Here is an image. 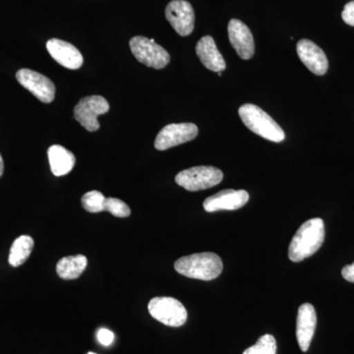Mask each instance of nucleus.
<instances>
[{"label": "nucleus", "instance_id": "nucleus-25", "mask_svg": "<svg viewBox=\"0 0 354 354\" xmlns=\"http://www.w3.org/2000/svg\"><path fill=\"white\" fill-rule=\"evenodd\" d=\"M342 277L349 283H354V263L351 265L346 266L342 271Z\"/></svg>", "mask_w": 354, "mask_h": 354}, {"label": "nucleus", "instance_id": "nucleus-21", "mask_svg": "<svg viewBox=\"0 0 354 354\" xmlns=\"http://www.w3.org/2000/svg\"><path fill=\"white\" fill-rule=\"evenodd\" d=\"M106 197L100 191H90L82 197L83 208L88 213H101L104 211Z\"/></svg>", "mask_w": 354, "mask_h": 354}, {"label": "nucleus", "instance_id": "nucleus-19", "mask_svg": "<svg viewBox=\"0 0 354 354\" xmlns=\"http://www.w3.org/2000/svg\"><path fill=\"white\" fill-rule=\"evenodd\" d=\"M34 248V239L29 235H21L11 246L8 262L12 267H19L24 264L31 255Z\"/></svg>", "mask_w": 354, "mask_h": 354}, {"label": "nucleus", "instance_id": "nucleus-2", "mask_svg": "<svg viewBox=\"0 0 354 354\" xmlns=\"http://www.w3.org/2000/svg\"><path fill=\"white\" fill-rule=\"evenodd\" d=\"M223 261L215 253L192 254L179 258L174 263V269L181 276L187 278L212 281L223 272Z\"/></svg>", "mask_w": 354, "mask_h": 354}, {"label": "nucleus", "instance_id": "nucleus-24", "mask_svg": "<svg viewBox=\"0 0 354 354\" xmlns=\"http://www.w3.org/2000/svg\"><path fill=\"white\" fill-rule=\"evenodd\" d=\"M97 337V341L100 342V344L104 346H111L114 339L113 333L108 329L99 330Z\"/></svg>", "mask_w": 354, "mask_h": 354}, {"label": "nucleus", "instance_id": "nucleus-26", "mask_svg": "<svg viewBox=\"0 0 354 354\" xmlns=\"http://www.w3.org/2000/svg\"><path fill=\"white\" fill-rule=\"evenodd\" d=\"M3 169H4V162H3V160H2L1 155H0V177H1L2 174H3Z\"/></svg>", "mask_w": 354, "mask_h": 354}, {"label": "nucleus", "instance_id": "nucleus-22", "mask_svg": "<svg viewBox=\"0 0 354 354\" xmlns=\"http://www.w3.org/2000/svg\"><path fill=\"white\" fill-rule=\"evenodd\" d=\"M104 211H108L111 215L118 218H127L131 215V209L127 203L121 201L118 198H106Z\"/></svg>", "mask_w": 354, "mask_h": 354}, {"label": "nucleus", "instance_id": "nucleus-8", "mask_svg": "<svg viewBox=\"0 0 354 354\" xmlns=\"http://www.w3.org/2000/svg\"><path fill=\"white\" fill-rule=\"evenodd\" d=\"M199 133L194 123H171L162 128L155 140V148L158 151L169 150L196 138Z\"/></svg>", "mask_w": 354, "mask_h": 354}, {"label": "nucleus", "instance_id": "nucleus-6", "mask_svg": "<svg viewBox=\"0 0 354 354\" xmlns=\"http://www.w3.org/2000/svg\"><path fill=\"white\" fill-rule=\"evenodd\" d=\"M151 316L169 327H181L187 321V311L180 301L174 297H155L149 302Z\"/></svg>", "mask_w": 354, "mask_h": 354}, {"label": "nucleus", "instance_id": "nucleus-3", "mask_svg": "<svg viewBox=\"0 0 354 354\" xmlns=\"http://www.w3.org/2000/svg\"><path fill=\"white\" fill-rule=\"evenodd\" d=\"M239 114L244 125L262 138L276 143L286 139L281 127L259 106L252 104H243L239 108Z\"/></svg>", "mask_w": 354, "mask_h": 354}, {"label": "nucleus", "instance_id": "nucleus-23", "mask_svg": "<svg viewBox=\"0 0 354 354\" xmlns=\"http://www.w3.org/2000/svg\"><path fill=\"white\" fill-rule=\"evenodd\" d=\"M342 18L344 23L354 27V0L346 4L342 13Z\"/></svg>", "mask_w": 354, "mask_h": 354}, {"label": "nucleus", "instance_id": "nucleus-15", "mask_svg": "<svg viewBox=\"0 0 354 354\" xmlns=\"http://www.w3.org/2000/svg\"><path fill=\"white\" fill-rule=\"evenodd\" d=\"M317 315L315 308L310 304H302L298 309L297 337L299 348L307 351L315 334Z\"/></svg>", "mask_w": 354, "mask_h": 354}, {"label": "nucleus", "instance_id": "nucleus-18", "mask_svg": "<svg viewBox=\"0 0 354 354\" xmlns=\"http://www.w3.org/2000/svg\"><path fill=\"white\" fill-rule=\"evenodd\" d=\"M87 265L88 260L86 256H68L58 261L57 272L62 279H66V281L76 279L83 274Z\"/></svg>", "mask_w": 354, "mask_h": 354}, {"label": "nucleus", "instance_id": "nucleus-16", "mask_svg": "<svg viewBox=\"0 0 354 354\" xmlns=\"http://www.w3.org/2000/svg\"><path fill=\"white\" fill-rule=\"evenodd\" d=\"M197 57L206 68L213 72H223L227 68L225 58L216 48L215 39L211 36L203 37L196 44Z\"/></svg>", "mask_w": 354, "mask_h": 354}, {"label": "nucleus", "instance_id": "nucleus-13", "mask_svg": "<svg viewBox=\"0 0 354 354\" xmlns=\"http://www.w3.org/2000/svg\"><path fill=\"white\" fill-rule=\"evenodd\" d=\"M298 57L305 66L315 75L323 76L329 69V62L325 53L310 39H300L297 46Z\"/></svg>", "mask_w": 354, "mask_h": 354}, {"label": "nucleus", "instance_id": "nucleus-27", "mask_svg": "<svg viewBox=\"0 0 354 354\" xmlns=\"http://www.w3.org/2000/svg\"><path fill=\"white\" fill-rule=\"evenodd\" d=\"M218 75L221 77V75H223V73H221V72H218Z\"/></svg>", "mask_w": 354, "mask_h": 354}, {"label": "nucleus", "instance_id": "nucleus-14", "mask_svg": "<svg viewBox=\"0 0 354 354\" xmlns=\"http://www.w3.org/2000/svg\"><path fill=\"white\" fill-rule=\"evenodd\" d=\"M46 50L51 57L65 68L76 70L83 65V57L78 48L62 39H50L46 43Z\"/></svg>", "mask_w": 354, "mask_h": 354}, {"label": "nucleus", "instance_id": "nucleus-12", "mask_svg": "<svg viewBox=\"0 0 354 354\" xmlns=\"http://www.w3.org/2000/svg\"><path fill=\"white\" fill-rule=\"evenodd\" d=\"M227 32L230 44L239 57L251 59L255 53V43L250 29L241 20L232 19L228 23Z\"/></svg>", "mask_w": 354, "mask_h": 354}, {"label": "nucleus", "instance_id": "nucleus-4", "mask_svg": "<svg viewBox=\"0 0 354 354\" xmlns=\"http://www.w3.org/2000/svg\"><path fill=\"white\" fill-rule=\"evenodd\" d=\"M223 174L221 169L208 165L190 167L177 174L176 183L188 191L209 189L221 183Z\"/></svg>", "mask_w": 354, "mask_h": 354}, {"label": "nucleus", "instance_id": "nucleus-20", "mask_svg": "<svg viewBox=\"0 0 354 354\" xmlns=\"http://www.w3.org/2000/svg\"><path fill=\"white\" fill-rule=\"evenodd\" d=\"M243 354H277V342L274 335H264Z\"/></svg>", "mask_w": 354, "mask_h": 354}, {"label": "nucleus", "instance_id": "nucleus-10", "mask_svg": "<svg viewBox=\"0 0 354 354\" xmlns=\"http://www.w3.org/2000/svg\"><path fill=\"white\" fill-rule=\"evenodd\" d=\"M18 82L44 104L55 97V86L48 77L30 69H21L16 74Z\"/></svg>", "mask_w": 354, "mask_h": 354}, {"label": "nucleus", "instance_id": "nucleus-28", "mask_svg": "<svg viewBox=\"0 0 354 354\" xmlns=\"http://www.w3.org/2000/svg\"><path fill=\"white\" fill-rule=\"evenodd\" d=\"M88 354H95V353H88Z\"/></svg>", "mask_w": 354, "mask_h": 354}, {"label": "nucleus", "instance_id": "nucleus-9", "mask_svg": "<svg viewBox=\"0 0 354 354\" xmlns=\"http://www.w3.org/2000/svg\"><path fill=\"white\" fill-rule=\"evenodd\" d=\"M165 17L181 37L192 34L195 26V13L189 2L185 0H172L165 8Z\"/></svg>", "mask_w": 354, "mask_h": 354}, {"label": "nucleus", "instance_id": "nucleus-1", "mask_svg": "<svg viewBox=\"0 0 354 354\" xmlns=\"http://www.w3.org/2000/svg\"><path fill=\"white\" fill-rule=\"evenodd\" d=\"M325 241V225L322 218L305 221L293 236L288 248V257L292 262H301L311 257Z\"/></svg>", "mask_w": 354, "mask_h": 354}, {"label": "nucleus", "instance_id": "nucleus-17", "mask_svg": "<svg viewBox=\"0 0 354 354\" xmlns=\"http://www.w3.org/2000/svg\"><path fill=\"white\" fill-rule=\"evenodd\" d=\"M48 160L51 172L55 176H64L68 174L75 165L76 158L73 153L60 145L50 147L48 151Z\"/></svg>", "mask_w": 354, "mask_h": 354}, {"label": "nucleus", "instance_id": "nucleus-5", "mask_svg": "<svg viewBox=\"0 0 354 354\" xmlns=\"http://www.w3.org/2000/svg\"><path fill=\"white\" fill-rule=\"evenodd\" d=\"M130 50L141 64L152 68H165L171 62V55L155 39L137 36L130 39Z\"/></svg>", "mask_w": 354, "mask_h": 354}, {"label": "nucleus", "instance_id": "nucleus-7", "mask_svg": "<svg viewBox=\"0 0 354 354\" xmlns=\"http://www.w3.org/2000/svg\"><path fill=\"white\" fill-rule=\"evenodd\" d=\"M109 111V104L104 97L90 95L80 100L74 109V116L86 130L88 132H95L101 127L97 118Z\"/></svg>", "mask_w": 354, "mask_h": 354}, {"label": "nucleus", "instance_id": "nucleus-11", "mask_svg": "<svg viewBox=\"0 0 354 354\" xmlns=\"http://www.w3.org/2000/svg\"><path fill=\"white\" fill-rule=\"evenodd\" d=\"M248 201L249 194L247 191L225 189L207 198L203 207L208 213L216 211H235L245 206Z\"/></svg>", "mask_w": 354, "mask_h": 354}]
</instances>
